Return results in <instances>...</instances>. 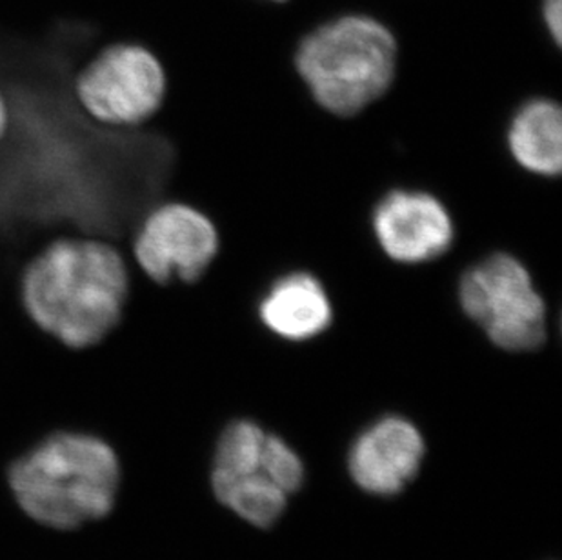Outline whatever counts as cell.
<instances>
[{"label":"cell","instance_id":"cell-3","mask_svg":"<svg viewBox=\"0 0 562 560\" xmlns=\"http://www.w3.org/2000/svg\"><path fill=\"white\" fill-rule=\"evenodd\" d=\"M397 41L381 21L345 15L299 44L295 66L318 107L339 116L361 113L392 86Z\"/></svg>","mask_w":562,"mask_h":560},{"label":"cell","instance_id":"cell-12","mask_svg":"<svg viewBox=\"0 0 562 560\" xmlns=\"http://www.w3.org/2000/svg\"><path fill=\"white\" fill-rule=\"evenodd\" d=\"M265 437L262 429L250 421L229 424L218 443L213 473L232 479L257 473Z\"/></svg>","mask_w":562,"mask_h":560},{"label":"cell","instance_id":"cell-2","mask_svg":"<svg viewBox=\"0 0 562 560\" xmlns=\"http://www.w3.org/2000/svg\"><path fill=\"white\" fill-rule=\"evenodd\" d=\"M121 470L106 443L60 434L24 455L10 473L16 503L37 523L74 529L112 512Z\"/></svg>","mask_w":562,"mask_h":560},{"label":"cell","instance_id":"cell-5","mask_svg":"<svg viewBox=\"0 0 562 560\" xmlns=\"http://www.w3.org/2000/svg\"><path fill=\"white\" fill-rule=\"evenodd\" d=\"M462 312L506 351H533L547 340V304L514 255L494 254L459 282Z\"/></svg>","mask_w":562,"mask_h":560},{"label":"cell","instance_id":"cell-11","mask_svg":"<svg viewBox=\"0 0 562 560\" xmlns=\"http://www.w3.org/2000/svg\"><path fill=\"white\" fill-rule=\"evenodd\" d=\"M212 484L221 503L259 528L276 523L286 507V493L260 471L235 479L213 473Z\"/></svg>","mask_w":562,"mask_h":560},{"label":"cell","instance_id":"cell-15","mask_svg":"<svg viewBox=\"0 0 562 560\" xmlns=\"http://www.w3.org/2000/svg\"><path fill=\"white\" fill-rule=\"evenodd\" d=\"M11 127V104L4 90H0V144L4 143Z\"/></svg>","mask_w":562,"mask_h":560},{"label":"cell","instance_id":"cell-6","mask_svg":"<svg viewBox=\"0 0 562 560\" xmlns=\"http://www.w3.org/2000/svg\"><path fill=\"white\" fill-rule=\"evenodd\" d=\"M218 254L212 219L184 202H162L144 213L132 233L135 268L154 284H191Z\"/></svg>","mask_w":562,"mask_h":560},{"label":"cell","instance_id":"cell-4","mask_svg":"<svg viewBox=\"0 0 562 560\" xmlns=\"http://www.w3.org/2000/svg\"><path fill=\"white\" fill-rule=\"evenodd\" d=\"M168 74L143 44L117 43L101 49L71 80V99L97 126L138 130L162 110Z\"/></svg>","mask_w":562,"mask_h":560},{"label":"cell","instance_id":"cell-16","mask_svg":"<svg viewBox=\"0 0 562 560\" xmlns=\"http://www.w3.org/2000/svg\"><path fill=\"white\" fill-rule=\"evenodd\" d=\"M276 2H284V0H276Z\"/></svg>","mask_w":562,"mask_h":560},{"label":"cell","instance_id":"cell-8","mask_svg":"<svg viewBox=\"0 0 562 560\" xmlns=\"http://www.w3.org/2000/svg\"><path fill=\"white\" fill-rule=\"evenodd\" d=\"M425 457L419 429L403 417H384L373 424L351 448L353 481L375 495H395L408 484Z\"/></svg>","mask_w":562,"mask_h":560},{"label":"cell","instance_id":"cell-1","mask_svg":"<svg viewBox=\"0 0 562 560\" xmlns=\"http://www.w3.org/2000/svg\"><path fill=\"white\" fill-rule=\"evenodd\" d=\"M132 266L117 244L91 233H64L27 257L19 271L26 317L64 348H93L121 324Z\"/></svg>","mask_w":562,"mask_h":560},{"label":"cell","instance_id":"cell-10","mask_svg":"<svg viewBox=\"0 0 562 560\" xmlns=\"http://www.w3.org/2000/svg\"><path fill=\"white\" fill-rule=\"evenodd\" d=\"M515 163L530 173L559 177L562 169V113L558 102L533 99L517 110L508 127Z\"/></svg>","mask_w":562,"mask_h":560},{"label":"cell","instance_id":"cell-13","mask_svg":"<svg viewBox=\"0 0 562 560\" xmlns=\"http://www.w3.org/2000/svg\"><path fill=\"white\" fill-rule=\"evenodd\" d=\"M259 471L284 493L295 492L304 481L303 462L297 453L276 435L265 437Z\"/></svg>","mask_w":562,"mask_h":560},{"label":"cell","instance_id":"cell-9","mask_svg":"<svg viewBox=\"0 0 562 560\" xmlns=\"http://www.w3.org/2000/svg\"><path fill=\"white\" fill-rule=\"evenodd\" d=\"M259 318L277 337L303 343L331 326L334 306L317 277L293 271L268 288L259 302Z\"/></svg>","mask_w":562,"mask_h":560},{"label":"cell","instance_id":"cell-14","mask_svg":"<svg viewBox=\"0 0 562 560\" xmlns=\"http://www.w3.org/2000/svg\"><path fill=\"white\" fill-rule=\"evenodd\" d=\"M542 21L552 35L553 43H562V0H544L542 2Z\"/></svg>","mask_w":562,"mask_h":560},{"label":"cell","instance_id":"cell-7","mask_svg":"<svg viewBox=\"0 0 562 560\" xmlns=\"http://www.w3.org/2000/svg\"><path fill=\"white\" fill-rule=\"evenodd\" d=\"M372 226L382 251L401 265L439 259L456 237L445 204L426 191H390L376 202Z\"/></svg>","mask_w":562,"mask_h":560}]
</instances>
